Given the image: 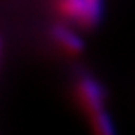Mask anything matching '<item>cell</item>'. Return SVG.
I'll use <instances>...</instances> for the list:
<instances>
[{
	"instance_id": "3",
	"label": "cell",
	"mask_w": 135,
	"mask_h": 135,
	"mask_svg": "<svg viewBox=\"0 0 135 135\" xmlns=\"http://www.w3.org/2000/svg\"><path fill=\"white\" fill-rule=\"evenodd\" d=\"M51 33H53V38L56 39V42L68 53L77 54L80 51H83V48H84V44H83L81 38L74 33L72 30L66 29L63 26H56Z\"/></svg>"
},
{
	"instance_id": "2",
	"label": "cell",
	"mask_w": 135,
	"mask_h": 135,
	"mask_svg": "<svg viewBox=\"0 0 135 135\" xmlns=\"http://www.w3.org/2000/svg\"><path fill=\"white\" fill-rule=\"evenodd\" d=\"M77 93H78L80 101L83 102L84 110L90 116V120L105 113V110H104L105 92L98 84V81H95L92 77H87L86 75V77H83L78 81Z\"/></svg>"
},
{
	"instance_id": "1",
	"label": "cell",
	"mask_w": 135,
	"mask_h": 135,
	"mask_svg": "<svg viewBox=\"0 0 135 135\" xmlns=\"http://www.w3.org/2000/svg\"><path fill=\"white\" fill-rule=\"evenodd\" d=\"M54 6L63 18L80 27H93L101 17L99 0H54Z\"/></svg>"
}]
</instances>
